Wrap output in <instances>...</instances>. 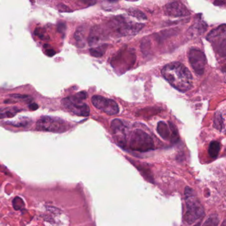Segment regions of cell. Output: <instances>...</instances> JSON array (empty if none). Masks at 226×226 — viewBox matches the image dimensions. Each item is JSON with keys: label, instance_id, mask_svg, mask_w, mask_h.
<instances>
[{"label": "cell", "instance_id": "cell-1", "mask_svg": "<svg viewBox=\"0 0 226 226\" xmlns=\"http://www.w3.org/2000/svg\"><path fill=\"white\" fill-rule=\"evenodd\" d=\"M162 74L173 87L180 92H186L192 88V74L182 63L173 62L166 64Z\"/></svg>", "mask_w": 226, "mask_h": 226}, {"label": "cell", "instance_id": "cell-2", "mask_svg": "<svg viewBox=\"0 0 226 226\" xmlns=\"http://www.w3.org/2000/svg\"><path fill=\"white\" fill-rule=\"evenodd\" d=\"M184 197L187 210L184 218L185 222L190 225L204 216V208L191 188H185Z\"/></svg>", "mask_w": 226, "mask_h": 226}, {"label": "cell", "instance_id": "cell-3", "mask_svg": "<svg viewBox=\"0 0 226 226\" xmlns=\"http://www.w3.org/2000/svg\"><path fill=\"white\" fill-rule=\"evenodd\" d=\"M86 93L81 92L74 96L62 99V104L65 108L72 113L78 116L86 117L90 115V108L86 104L82 102V100L86 99Z\"/></svg>", "mask_w": 226, "mask_h": 226}, {"label": "cell", "instance_id": "cell-4", "mask_svg": "<svg viewBox=\"0 0 226 226\" xmlns=\"http://www.w3.org/2000/svg\"><path fill=\"white\" fill-rule=\"evenodd\" d=\"M130 149L139 152H146L154 148L153 140L144 131L137 129L134 130L130 137Z\"/></svg>", "mask_w": 226, "mask_h": 226}, {"label": "cell", "instance_id": "cell-5", "mask_svg": "<svg viewBox=\"0 0 226 226\" xmlns=\"http://www.w3.org/2000/svg\"><path fill=\"white\" fill-rule=\"evenodd\" d=\"M206 39L212 44L215 51L221 57H225V25L219 26L207 35Z\"/></svg>", "mask_w": 226, "mask_h": 226}, {"label": "cell", "instance_id": "cell-6", "mask_svg": "<svg viewBox=\"0 0 226 226\" xmlns=\"http://www.w3.org/2000/svg\"><path fill=\"white\" fill-rule=\"evenodd\" d=\"M37 127L40 131L56 133L64 132L68 129L66 123L61 119L48 116L39 119L37 122Z\"/></svg>", "mask_w": 226, "mask_h": 226}, {"label": "cell", "instance_id": "cell-7", "mask_svg": "<svg viewBox=\"0 0 226 226\" xmlns=\"http://www.w3.org/2000/svg\"><path fill=\"white\" fill-rule=\"evenodd\" d=\"M188 56L189 62L195 73L198 76L202 75L204 72L205 64L207 63L204 53L199 49L190 48Z\"/></svg>", "mask_w": 226, "mask_h": 226}, {"label": "cell", "instance_id": "cell-8", "mask_svg": "<svg viewBox=\"0 0 226 226\" xmlns=\"http://www.w3.org/2000/svg\"><path fill=\"white\" fill-rule=\"evenodd\" d=\"M92 103L97 109L109 115H116L119 112L118 104L112 99L101 96H94L92 98Z\"/></svg>", "mask_w": 226, "mask_h": 226}, {"label": "cell", "instance_id": "cell-9", "mask_svg": "<svg viewBox=\"0 0 226 226\" xmlns=\"http://www.w3.org/2000/svg\"><path fill=\"white\" fill-rule=\"evenodd\" d=\"M157 131L160 137L164 140L173 142L178 139L177 129L171 122L167 123L164 122H160L158 123Z\"/></svg>", "mask_w": 226, "mask_h": 226}, {"label": "cell", "instance_id": "cell-10", "mask_svg": "<svg viewBox=\"0 0 226 226\" xmlns=\"http://www.w3.org/2000/svg\"><path fill=\"white\" fill-rule=\"evenodd\" d=\"M115 21H116L115 25H116L117 27V31L122 35H127L137 33L143 27V25L142 24L128 22L125 19L121 20V17Z\"/></svg>", "mask_w": 226, "mask_h": 226}, {"label": "cell", "instance_id": "cell-11", "mask_svg": "<svg viewBox=\"0 0 226 226\" xmlns=\"http://www.w3.org/2000/svg\"><path fill=\"white\" fill-rule=\"evenodd\" d=\"M111 128L115 141L120 147H124L126 145V136H125V126L123 122L121 120L115 119L113 120L111 123Z\"/></svg>", "mask_w": 226, "mask_h": 226}, {"label": "cell", "instance_id": "cell-12", "mask_svg": "<svg viewBox=\"0 0 226 226\" xmlns=\"http://www.w3.org/2000/svg\"><path fill=\"white\" fill-rule=\"evenodd\" d=\"M165 13L170 17H183L190 15V12L184 4L180 2H171L165 6Z\"/></svg>", "mask_w": 226, "mask_h": 226}, {"label": "cell", "instance_id": "cell-13", "mask_svg": "<svg viewBox=\"0 0 226 226\" xmlns=\"http://www.w3.org/2000/svg\"><path fill=\"white\" fill-rule=\"evenodd\" d=\"M220 143L216 141H213L210 143L208 148V153L211 158L215 159L218 157L220 150Z\"/></svg>", "mask_w": 226, "mask_h": 226}, {"label": "cell", "instance_id": "cell-14", "mask_svg": "<svg viewBox=\"0 0 226 226\" xmlns=\"http://www.w3.org/2000/svg\"><path fill=\"white\" fill-rule=\"evenodd\" d=\"M214 127L218 129L220 131L224 129V118L222 116V113L220 112H218L215 114L214 121Z\"/></svg>", "mask_w": 226, "mask_h": 226}, {"label": "cell", "instance_id": "cell-15", "mask_svg": "<svg viewBox=\"0 0 226 226\" xmlns=\"http://www.w3.org/2000/svg\"><path fill=\"white\" fill-rule=\"evenodd\" d=\"M107 47H108L107 44H102L98 47L91 48L90 50V52L92 56L95 57H100L102 56L105 52V51H106Z\"/></svg>", "mask_w": 226, "mask_h": 226}, {"label": "cell", "instance_id": "cell-16", "mask_svg": "<svg viewBox=\"0 0 226 226\" xmlns=\"http://www.w3.org/2000/svg\"><path fill=\"white\" fill-rule=\"evenodd\" d=\"M219 224V218L217 215L212 214L206 219L202 226H218Z\"/></svg>", "mask_w": 226, "mask_h": 226}, {"label": "cell", "instance_id": "cell-17", "mask_svg": "<svg viewBox=\"0 0 226 226\" xmlns=\"http://www.w3.org/2000/svg\"><path fill=\"white\" fill-rule=\"evenodd\" d=\"M127 12L129 13V15H131V16H132L135 17H137L139 19H147L146 16H145V15L142 12H141L140 10H139L137 9L131 8V9H128Z\"/></svg>", "mask_w": 226, "mask_h": 226}, {"label": "cell", "instance_id": "cell-18", "mask_svg": "<svg viewBox=\"0 0 226 226\" xmlns=\"http://www.w3.org/2000/svg\"><path fill=\"white\" fill-rule=\"evenodd\" d=\"M13 208L16 210H19L24 207L23 200L21 198L16 197L13 200Z\"/></svg>", "mask_w": 226, "mask_h": 226}, {"label": "cell", "instance_id": "cell-19", "mask_svg": "<svg viewBox=\"0 0 226 226\" xmlns=\"http://www.w3.org/2000/svg\"><path fill=\"white\" fill-rule=\"evenodd\" d=\"M10 96L15 99H17L21 100L22 102H30L32 100V98L29 96H26V95H20V94H12L10 95Z\"/></svg>", "mask_w": 226, "mask_h": 226}, {"label": "cell", "instance_id": "cell-20", "mask_svg": "<svg viewBox=\"0 0 226 226\" xmlns=\"http://www.w3.org/2000/svg\"><path fill=\"white\" fill-rule=\"evenodd\" d=\"M16 113V111H12V110H8L5 109L3 111L0 112V118H12L13 117Z\"/></svg>", "mask_w": 226, "mask_h": 226}, {"label": "cell", "instance_id": "cell-21", "mask_svg": "<svg viewBox=\"0 0 226 226\" xmlns=\"http://www.w3.org/2000/svg\"><path fill=\"white\" fill-rule=\"evenodd\" d=\"M58 7L59 8H62V9H61V12H67V10H69V9L66 6H65V5H64V4H62V3H61V4H59L58 5Z\"/></svg>", "mask_w": 226, "mask_h": 226}, {"label": "cell", "instance_id": "cell-22", "mask_svg": "<svg viewBox=\"0 0 226 226\" xmlns=\"http://www.w3.org/2000/svg\"><path fill=\"white\" fill-rule=\"evenodd\" d=\"M38 108H39L38 105L36 104H35V103H33V104L29 105V109L31 110H36Z\"/></svg>", "mask_w": 226, "mask_h": 226}, {"label": "cell", "instance_id": "cell-23", "mask_svg": "<svg viewBox=\"0 0 226 226\" xmlns=\"http://www.w3.org/2000/svg\"><path fill=\"white\" fill-rule=\"evenodd\" d=\"M46 53L48 55V56H51V57L55 54V52L53 51V50H50V49H48V51H47Z\"/></svg>", "mask_w": 226, "mask_h": 226}, {"label": "cell", "instance_id": "cell-24", "mask_svg": "<svg viewBox=\"0 0 226 226\" xmlns=\"http://www.w3.org/2000/svg\"><path fill=\"white\" fill-rule=\"evenodd\" d=\"M214 3L215 5V6H217L218 3H219L218 6H220V5H222V3H223V4H225V2H214Z\"/></svg>", "mask_w": 226, "mask_h": 226}, {"label": "cell", "instance_id": "cell-25", "mask_svg": "<svg viewBox=\"0 0 226 226\" xmlns=\"http://www.w3.org/2000/svg\"><path fill=\"white\" fill-rule=\"evenodd\" d=\"M222 226H225V221L224 220V222H223V223H222Z\"/></svg>", "mask_w": 226, "mask_h": 226}, {"label": "cell", "instance_id": "cell-26", "mask_svg": "<svg viewBox=\"0 0 226 226\" xmlns=\"http://www.w3.org/2000/svg\"><path fill=\"white\" fill-rule=\"evenodd\" d=\"M194 226H200V222H198V224H196Z\"/></svg>", "mask_w": 226, "mask_h": 226}]
</instances>
